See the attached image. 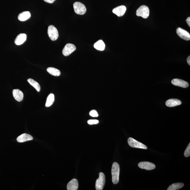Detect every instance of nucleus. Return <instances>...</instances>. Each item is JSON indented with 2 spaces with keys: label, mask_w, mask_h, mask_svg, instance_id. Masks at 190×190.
Segmentation results:
<instances>
[{
  "label": "nucleus",
  "mask_w": 190,
  "mask_h": 190,
  "mask_svg": "<svg viewBox=\"0 0 190 190\" xmlns=\"http://www.w3.org/2000/svg\"><path fill=\"white\" fill-rule=\"evenodd\" d=\"M126 10V6H121L115 8L112 10V12L114 14L116 15L118 17H121L125 14Z\"/></svg>",
  "instance_id": "9b49d317"
},
{
  "label": "nucleus",
  "mask_w": 190,
  "mask_h": 190,
  "mask_svg": "<svg viewBox=\"0 0 190 190\" xmlns=\"http://www.w3.org/2000/svg\"><path fill=\"white\" fill-rule=\"evenodd\" d=\"M48 34L49 37L53 41L57 40L59 37V32L57 30L54 26L50 25L48 28Z\"/></svg>",
  "instance_id": "7ed1b4c3"
},
{
  "label": "nucleus",
  "mask_w": 190,
  "mask_h": 190,
  "mask_svg": "<svg viewBox=\"0 0 190 190\" xmlns=\"http://www.w3.org/2000/svg\"><path fill=\"white\" fill-rule=\"evenodd\" d=\"M47 71L49 74L54 76H59L60 75L61 72L59 69H56L55 68L49 67L47 69Z\"/></svg>",
  "instance_id": "6ab92c4d"
},
{
  "label": "nucleus",
  "mask_w": 190,
  "mask_h": 190,
  "mask_svg": "<svg viewBox=\"0 0 190 190\" xmlns=\"http://www.w3.org/2000/svg\"><path fill=\"white\" fill-rule=\"evenodd\" d=\"M176 33L180 37L185 40L189 41L190 39V35L188 31L181 28H178L176 30Z\"/></svg>",
  "instance_id": "6e6552de"
},
{
  "label": "nucleus",
  "mask_w": 190,
  "mask_h": 190,
  "mask_svg": "<svg viewBox=\"0 0 190 190\" xmlns=\"http://www.w3.org/2000/svg\"><path fill=\"white\" fill-rule=\"evenodd\" d=\"M138 166L141 169L148 171L154 169L156 168V166L153 163L148 162H140L139 163Z\"/></svg>",
  "instance_id": "1a4fd4ad"
},
{
  "label": "nucleus",
  "mask_w": 190,
  "mask_h": 190,
  "mask_svg": "<svg viewBox=\"0 0 190 190\" xmlns=\"http://www.w3.org/2000/svg\"><path fill=\"white\" fill-rule=\"evenodd\" d=\"M186 21L187 23V24H188V26L190 27V17H188L187 18V19L186 20Z\"/></svg>",
  "instance_id": "bb28decb"
},
{
  "label": "nucleus",
  "mask_w": 190,
  "mask_h": 190,
  "mask_svg": "<svg viewBox=\"0 0 190 190\" xmlns=\"http://www.w3.org/2000/svg\"><path fill=\"white\" fill-rule=\"evenodd\" d=\"M120 173V166L117 162L113 163L112 166L111 173L112 181L114 184H117L119 182Z\"/></svg>",
  "instance_id": "f257e3e1"
},
{
  "label": "nucleus",
  "mask_w": 190,
  "mask_h": 190,
  "mask_svg": "<svg viewBox=\"0 0 190 190\" xmlns=\"http://www.w3.org/2000/svg\"><path fill=\"white\" fill-rule=\"evenodd\" d=\"M184 156L185 157H186V158L190 156V143L188 144L187 148H186V149L185 150Z\"/></svg>",
  "instance_id": "5701e85b"
},
{
  "label": "nucleus",
  "mask_w": 190,
  "mask_h": 190,
  "mask_svg": "<svg viewBox=\"0 0 190 190\" xmlns=\"http://www.w3.org/2000/svg\"><path fill=\"white\" fill-rule=\"evenodd\" d=\"M187 62L188 64L190 65V56H189L187 59Z\"/></svg>",
  "instance_id": "cd10ccee"
},
{
  "label": "nucleus",
  "mask_w": 190,
  "mask_h": 190,
  "mask_svg": "<svg viewBox=\"0 0 190 190\" xmlns=\"http://www.w3.org/2000/svg\"><path fill=\"white\" fill-rule=\"evenodd\" d=\"M27 36L25 34H21L17 36L15 39V44L17 45H21L26 42Z\"/></svg>",
  "instance_id": "f8f14e48"
},
{
  "label": "nucleus",
  "mask_w": 190,
  "mask_h": 190,
  "mask_svg": "<svg viewBox=\"0 0 190 190\" xmlns=\"http://www.w3.org/2000/svg\"><path fill=\"white\" fill-rule=\"evenodd\" d=\"M79 187L78 182L77 180L74 178L68 183L67 186L68 190H77Z\"/></svg>",
  "instance_id": "ddd939ff"
},
{
  "label": "nucleus",
  "mask_w": 190,
  "mask_h": 190,
  "mask_svg": "<svg viewBox=\"0 0 190 190\" xmlns=\"http://www.w3.org/2000/svg\"><path fill=\"white\" fill-rule=\"evenodd\" d=\"M88 123L90 125L97 124H98L99 120H91L88 121Z\"/></svg>",
  "instance_id": "393cba45"
},
{
  "label": "nucleus",
  "mask_w": 190,
  "mask_h": 190,
  "mask_svg": "<svg viewBox=\"0 0 190 190\" xmlns=\"http://www.w3.org/2000/svg\"><path fill=\"white\" fill-rule=\"evenodd\" d=\"M28 82L30 84L31 86L34 87L37 90V91L39 92L41 90V87L39 83L36 81H35L32 79H29L28 80Z\"/></svg>",
  "instance_id": "4be33fe9"
},
{
  "label": "nucleus",
  "mask_w": 190,
  "mask_h": 190,
  "mask_svg": "<svg viewBox=\"0 0 190 190\" xmlns=\"http://www.w3.org/2000/svg\"><path fill=\"white\" fill-rule=\"evenodd\" d=\"M31 17V14L29 11H24L20 13L18 16V19L21 21H25Z\"/></svg>",
  "instance_id": "f3484780"
},
{
  "label": "nucleus",
  "mask_w": 190,
  "mask_h": 190,
  "mask_svg": "<svg viewBox=\"0 0 190 190\" xmlns=\"http://www.w3.org/2000/svg\"><path fill=\"white\" fill-rule=\"evenodd\" d=\"M55 100V97L53 94L51 93L48 97L46 103V106L49 107L53 105Z\"/></svg>",
  "instance_id": "412c9836"
},
{
  "label": "nucleus",
  "mask_w": 190,
  "mask_h": 190,
  "mask_svg": "<svg viewBox=\"0 0 190 190\" xmlns=\"http://www.w3.org/2000/svg\"><path fill=\"white\" fill-rule=\"evenodd\" d=\"M184 184L182 183H175L172 184L168 188L167 190H176L182 188Z\"/></svg>",
  "instance_id": "aec40b11"
},
{
  "label": "nucleus",
  "mask_w": 190,
  "mask_h": 190,
  "mask_svg": "<svg viewBox=\"0 0 190 190\" xmlns=\"http://www.w3.org/2000/svg\"><path fill=\"white\" fill-rule=\"evenodd\" d=\"M171 83L175 86L184 88H187L189 86V84L187 82L178 79H173L171 81Z\"/></svg>",
  "instance_id": "9d476101"
},
{
  "label": "nucleus",
  "mask_w": 190,
  "mask_h": 190,
  "mask_svg": "<svg viewBox=\"0 0 190 190\" xmlns=\"http://www.w3.org/2000/svg\"><path fill=\"white\" fill-rule=\"evenodd\" d=\"M94 47L97 50L103 51L105 49V45L103 41L100 40L97 41L94 44Z\"/></svg>",
  "instance_id": "a211bd4d"
},
{
  "label": "nucleus",
  "mask_w": 190,
  "mask_h": 190,
  "mask_svg": "<svg viewBox=\"0 0 190 190\" xmlns=\"http://www.w3.org/2000/svg\"><path fill=\"white\" fill-rule=\"evenodd\" d=\"M105 183V176L103 173L100 172L99 174V178L95 183V188L97 190L103 189Z\"/></svg>",
  "instance_id": "20e7f679"
},
{
  "label": "nucleus",
  "mask_w": 190,
  "mask_h": 190,
  "mask_svg": "<svg viewBox=\"0 0 190 190\" xmlns=\"http://www.w3.org/2000/svg\"><path fill=\"white\" fill-rule=\"evenodd\" d=\"M13 95L14 98L18 102L22 101L24 95L23 92L19 89H15L13 91Z\"/></svg>",
  "instance_id": "4468645a"
},
{
  "label": "nucleus",
  "mask_w": 190,
  "mask_h": 190,
  "mask_svg": "<svg viewBox=\"0 0 190 190\" xmlns=\"http://www.w3.org/2000/svg\"><path fill=\"white\" fill-rule=\"evenodd\" d=\"M44 1L46 2L52 4V3H53L56 0H44Z\"/></svg>",
  "instance_id": "a878e982"
},
{
  "label": "nucleus",
  "mask_w": 190,
  "mask_h": 190,
  "mask_svg": "<svg viewBox=\"0 0 190 190\" xmlns=\"http://www.w3.org/2000/svg\"><path fill=\"white\" fill-rule=\"evenodd\" d=\"M33 139V138L30 135L28 134L24 133L18 137L17 140V142L19 143H23L32 140Z\"/></svg>",
  "instance_id": "dca6fc26"
},
{
  "label": "nucleus",
  "mask_w": 190,
  "mask_h": 190,
  "mask_svg": "<svg viewBox=\"0 0 190 190\" xmlns=\"http://www.w3.org/2000/svg\"><path fill=\"white\" fill-rule=\"evenodd\" d=\"M74 11L76 14L80 15L85 14L86 11L85 5L79 2H76L73 4Z\"/></svg>",
  "instance_id": "39448f33"
},
{
  "label": "nucleus",
  "mask_w": 190,
  "mask_h": 190,
  "mask_svg": "<svg viewBox=\"0 0 190 190\" xmlns=\"http://www.w3.org/2000/svg\"><path fill=\"white\" fill-rule=\"evenodd\" d=\"M76 48L75 45L71 44H68L65 46L62 50L63 54L64 56H68L75 51Z\"/></svg>",
  "instance_id": "0eeeda50"
},
{
  "label": "nucleus",
  "mask_w": 190,
  "mask_h": 190,
  "mask_svg": "<svg viewBox=\"0 0 190 190\" xmlns=\"http://www.w3.org/2000/svg\"><path fill=\"white\" fill-rule=\"evenodd\" d=\"M128 143L129 145L131 147L142 149H147V147L143 144L137 141L131 137L129 138L128 139Z\"/></svg>",
  "instance_id": "423d86ee"
},
{
  "label": "nucleus",
  "mask_w": 190,
  "mask_h": 190,
  "mask_svg": "<svg viewBox=\"0 0 190 190\" xmlns=\"http://www.w3.org/2000/svg\"><path fill=\"white\" fill-rule=\"evenodd\" d=\"M181 103V101L178 99H171L167 101L166 105L168 107H173L180 105Z\"/></svg>",
  "instance_id": "2eb2a0df"
},
{
  "label": "nucleus",
  "mask_w": 190,
  "mask_h": 190,
  "mask_svg": "<svg viewBox=\"0 0 190 190\" xmlns=\"http://www.w3.org/2000/svg\"><path fill=\"white\" fill-rule=\"evenodd\" d=\"M90 116L93 117H97L99 116L98 113L95 110H92L90 112Z\"/></svg>",
  "instance_id": "b1692460"
},
{
  "label": "nucleus",
  "mask_w": 190,
  "mask_h": 190,
  "mask_svg": "<svg viewBox=\"0 0 190 190\" xmlns=\"http://www.w3.org/2000/svg\"><path fill=\"white\" fill-rule=\"evenodd\" d=\"M150 11L149 8L145 6H142L137 10L136 15L138 16H141L144 19H147L149 16Z\"/></svg>",
  "instance_id": "f03ea898"
}]
</instances>
